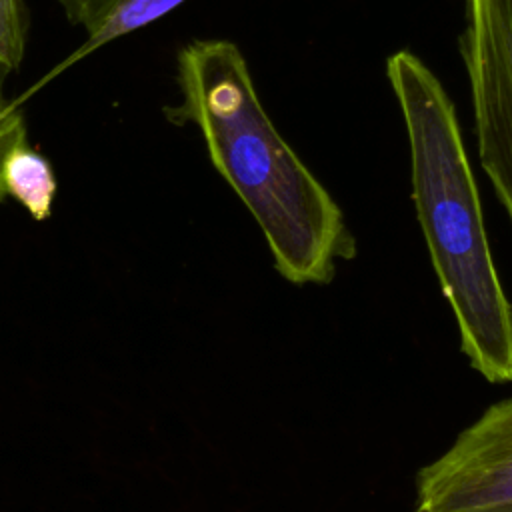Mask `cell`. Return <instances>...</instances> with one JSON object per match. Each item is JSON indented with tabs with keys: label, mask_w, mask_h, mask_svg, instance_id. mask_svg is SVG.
Returning <instances> with one entry per match:
<instances>
[{
	"label": "cell",
	"mask_w": 512,
	"mask_h": 512,
	"mask_svg": "<svg viewBox=\"0 0 512 512\" xmlns=\"http://www.w3.org/2000/svg\"><path fill=\"white\" fill-rule=\"evenodd\" d=\"M512 508V398L488 406L416 478L414 512Z\"/></svg>",
	"instance_id": "277c9868"
},
{
	"label": "cell",
	"mask_w": 512,
	"mask_h": 512,
	"mask_svg": "<svg viewBox=\"0 0 512 512\" xmlns=\"http://www.w3.org/2000/svg\"><path fill=\"white\" fill-rule=\"evenodd\" d=\"M26 124L16 100H6L0 86V202L8 196L4 188L6 156L22 142H26Z\"/></svg>",
	"instance_id": "ba28073f"
},
{
	"label": "cell",
	"mask_w": 512,
	"mask_h": 512,
	"mask_svg": "<svg viewBox=\"0 0 512 512\" xmlns=\"http://www.w3.org/2000/svg\"><path fill=\"white\" fill-rule=\"evenodd\" d=\"M386 74L408 134L412 200L460 348L488 382H512V304L496 272L456 110L434 72L398 50Z\"/></svg>",
	"instance_id": "7a4b0ae2"
},
{
	"label": "cell",
	"mask_w": 512,
	"mask_h": 512,
	"mask_svg": "<svg viewBox=\"0 0 512 512\" xmlns=\"http://www.w3.org/2000/svg\"><path fill=\"white\" fill-rule=\"evenodd\" d=\"M186 0H122L110 14L108 18L98 26L94 28L92 32L86 34V40L70 54L66 56L60 64H56L48 74H44L30 90H26L22 94V98H18L16 102L22 104L28 96H32L34 92H38L42 86H46L48 82H52L58 74H62L64 70H68L72 64H76L78 60L86 58L88 54H92L94 50L102 48L104 44L120 38V36H126V34H132L148 24H152L154 20L170 14L176 6L184 4Z\"/></svg>",
	"instance_id": "5b68a950"
},
{
	"label": "cell",
	"mask_w": 512,
	"mask_h": 512,
	"mask_svg": "<svg viewBox=\"0 0 512 512\" xmlns=\"http://www.w3.org/2000/svg\"><path fill=\"white\" fill-rule=\"evenodd\" d=\"M458 50L480 164L512 222V0H464Z\"/></svg>",
	"instance_id": "3957f363"
},
{
	"label": "cell",
	"mask_w": 512,
	"mask_h": 512,
	"mask_svg": "<svg viewBox=\"0 0 512 512\" xmlns=\"http://www.w3.org/2000/svg\"><path fill=\"white\" fill-rule=\"evenodd\" d=\"M28 16L22 0H0V68L16 70L26 52Z\"/></svg>",
	"instance_id": "52a82bcc"
},
{
	"label": "cell",
	"mask_w": 512,
	"mask_h": 512,
	"mask_svg": "<svg viewBox=\"0 0 512 512\" xmlns=\"http://www.w3.org/2000/svg\"><path fill=\"white\" fill-rule=\"evenodd\" d=\"M482 512H512V508H496V510H482Z\"/></svg>",
	"instance_id": "9c48e42d"
},
{
	"label": "cell",
	"mask_w": 512,
	"mask_h": 512,
	"mask_svg": "<svg viewBox=\"0 0 512 512\" xmlns=\"http://www.w3.org/2000/svg\"><path fill=\"white\" fill-rule=\"evenodd\" d=\"M174 124L198 126L214 168L256 218L276 270L294 284H326L354 254L340 206L264 112L240 48L192 40L176 56Z\"/></svg>",
	"instance_id": "6da1fadb"
},
{
	"label": "cell",
	"mask_w": 512,
	"mask_h": 512,
	"mask_svg": "<svg viewBox=\"0 0 512 512\" xmlns=\"http://www.w3.org/2000/svg\"><path fill=\"white\" fill-rule=\"evenodd\" d=\"M6 194L16 198L34 220H46L52 212L56 178L46 156L34 150L28 140L18 144L4 162Z\"/></svg>",
	"instance_id": "8992f818"
}]
</instances>
